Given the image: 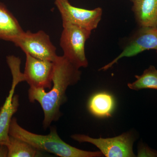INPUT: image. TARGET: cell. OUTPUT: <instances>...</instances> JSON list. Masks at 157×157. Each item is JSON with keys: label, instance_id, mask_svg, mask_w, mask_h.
<instances>
[{"label": "cell", "instance_id": "1", "mask_svg": "<svg viewBox=\"0 0 157 157\" xmlns=\"http://www.w3.org/2000/svg\"><path fill=\"white\" fill-rule=\"evenodd\" d=\"M52 86L48 92L45 89L30 87L28 98L31 103L38 102L43 113V127L49 128L61 116L60 107L67 101L66 92L69 86L76 84L81 78V72L63 56L54 62Z\"/></svg>", "mask_w": 157, "mask_h": 157}, {"label": "cell", "instance_id": "2", "mask_svg": "<svg viewBox=\"0 0 157 157\" xmlns=\"http://www.w3.org/2000/svg\"><path fill=\"white\" fill-rule=\"evenodd\" d=\"M9 135L27 142L39 151L47 152L60 157H101V151L82 150L71 146L63 141L58 134L55 127H52L47 135L29 132L21 126L13 117L9 127Z\"/></svg>", "mask_w": 157, "mask_h": 157}, {"label": "cell", "instance_id": "3", "mask_svg": "<svg viewBox=\"0 0 157 157\" xmlns=\"http://www.w3.org/2000/svg\"><path fill=\"white\" fill-rule=\"evenodd\" d=\"M6 59L11 70L12 82L9 95L0 109V144L6 145L9 140L11 120L19 106V96L14 95V91L17 85L25 81L23 73L21 72L20 59L14 56H9Z\"/></svg>", "mask_w": 157, "mask_h": 157}, {"label": "cell", "instance_id": "4", "mask_svg": "<svg viewBox=\"0 0 157 157\" xmlns=\"http://www.w3.org/2000/svg\"><path fill=\"white\" fill-rule=\"evenodd\" d=\"M63 27L60 45L63 52V56L79 69L87 67L88 62L85 47L91 31L73 25H64Z\"/></svg>", "mask_w": 157, "mask_h": 157}, {"label": "cell", "instance_id": "5", "mask_svg": "<svg viewBox=\"0 0 157 157\" xmlns=\"http://www.w3.org/2000/svg\"><path fill=\"white\" fill-rule=\"evenodd\" d=\"M71 138L79 143H89L94 145L106 157H135L133 145L135 138L133 133L126 132L109 138H96L82 134H74Z\"/></svg>", "mask_w": 157, "mask_h": 157}, {"label": "cell", "instance_id": "6", "mask_svg": "<svg viewBox=\"0 0 157 157\" xmlns=\"http://www.w3.org/2000/svg\"><path fill=\"white\" fill-rule=\"evenodd\" d=\"M12 42L25 53L36 58L54 62L58 56L49 36L42 30L35 33L24 32Z\"/></svg>", "mask_w": 157, "mask_h": 157}, {"label": "cell", "instance_id": "7", "mask_svg": "<svg viewBox=\"0 0 157 157\" xmlns=\"http://www.w3.org/2000/svg\"><path fill=\"white\" fill-rule=\"evenodd\" d=\"M55 4L61 16L63 25H73L92 31L98 27L102 17L103 11L99 7L93 10L77 8L69 0H55Z\"/></svg>", "mask_w": 157, "mask_h": 157}, {"label": "cell", "instance_id": "8", "mask_svg": "<svg viewBox=\"0 0 157 157\" xmlns=\"http://www.w3.org/2000/svg\"><path fill=\"white\" fill-rule=\"evenodd\" d=\"M149 50H155L157 53V28L139 27L129 40L122 52L99 70L106 71L123 58L135 56Z\"/></svg>", "mask_w": 157, "mask_h": 157}, {"label": "cell", "instance_id": "9", "mask_svg": "<svg viewBox=\"0 0 157 157\" xmlns=\"http://www.w3.org/2000/svg\"><path fill=\"white\" fill-rule=\"evenodd\" d=\"M23 75L30 87L51 89L52 86L54 62L36 58L25 54Z\"/></svg>", "mask_w": 157, "mask_h": 157}, {"label": "cell", "instance_id": "10", "mask_svg": "<svg viewBox=\"0 0 157 157\" xmlns=\"http://www.w3.org/2000/svg\"><path fill=\"white\" fill-rule=\"evenodd\" d=\"M139 27L157 28V0H130Z\"/></svg>", "mask_w": 157, "mask_h": 157}, {"label": "cell", "instance_id": "11", "mask_svg": "<svg viewBox=\"0 0 157 157\" xmlns=\"http://www.w3.org/2000/svg\"><path fill=\"white\" fill-rule=\"evenodd\" d=\"M24 32L16 17L0 2V39L12 42Z\"/></svg>", "mask_w": 157, "mask_h": 157}, {"label": "cell", "instance_id": "12", "mask_svg": "<svg viewBox=\"0 0 157 157\" xmlns=\"http://www.w3.org/2000/svg\"><path fill=\"white\" fill-rule=\"evenodd\" d=\"M114 107L113 97L106 92L97 93L90 98L88 104L90 112L98 117L111 116Z\"/></svg>", "mask_w": 157, "mask_h": 157}, {"label": "cell", "instance_id": "13", "mask_svg": "<svg viewBox=\"0 0 157 157\" xmlns=\"http://www.w3.org/2000/svg\"><path fill=\"white\" fill-rule=\"evenodd\" d=\"M6 145L9 150L8 157H35L41 155V151L29 144L10 135Z\"/></svg>", "mask_w": 157, "mask_h": 157}, {"label": "cell", "instance_id": "14", "mask_svg": "<svg viewBox=\"0 0 157 157\" xmlns=\"http://www.w3.org/2000/svg\"><path fill=\"white\" fill-rule=\"evenodd\" d=\"M135 77L136 78L135 81L128 83V87L130 89L157 90V70L154 66H150L141 75H136Z\"/></svg>", "mask_w": 157, "mask_h": 157}, {"label": "cell", "instance_id": "15", "mask_svg": "<svg viewBox=\"0 0 157 157\" xmlns=\"http://www.w3.org/2000/svg\"><path fill=\"white\" fill-rule=\"evenodd\" d=\"M137 156L157 157V151L150 148L144 144L140 143L138 146Z\"/></svg>", "mask_w": 157, "mask_h": 157}, {"label": "cell", "instance_id": "16", "mask_svg": "<svg viewBox=\"0 0 157 157\" xmlns=\"http://www.w3.org/2000/svg\"><path fill=\"white\" fill-rule=\"evenodd\" d=\"M9 150L6 144H0V157H8Z\"/></svg>", "mask_w": 157, "mask_h": 157}]
</instances>
